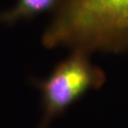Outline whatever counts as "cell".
Listing matches in <instances>:
<instances>
[{"instance_id": "cell-1", "label": "cell", "mask_w": 128, "mask_h": 128, "mask_svg": "<svg viewBox=\"0 0 128 128\" xmlns=\"http://www.w3.org/2000/svg\"><path fill=\"white\" fill-rule=\"evenodd\" d=\"M42 42L86 54L128 50V0H58Z\"/></svg>"}, {"instance_id": "cell-2", "label": "cell", "mask_w": 128, "mask_h": 128, "mask_svg": "<svg viewBox=\"0 0 128 128\" xmlns=\"http://www.w3.org/2000/svg\"><path fill=\"white\" fill-rule=\"evenodd\" d=\"M105 74L92 64L88 54L73 51L62 61L45 80L35 81L41 91L43 117L38 128H46L51 120L62 114L87 91L101 87Z\"/></svg>"}, {"instance_id": "cell-3", "label": "cell", "mask_w": 128, "mask_h": 128, "mask_svg": "<svg viewBox=\"0 0 128 128\" xmlns=\"http://www.w3.org/2000/svg\"><path fill=\"white\" fill-rule=\"evenodd\" d=\"M58 0H18L14 8L0 14V24H12L56 8Z\"/></svg>"}]
</instances>
